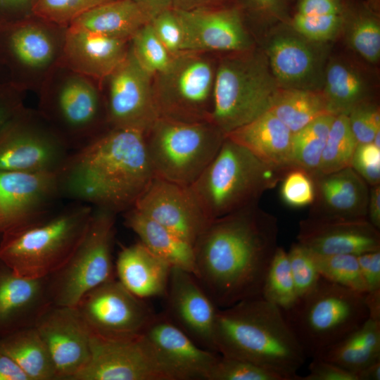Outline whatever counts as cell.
<instances>
[{
	"label": "cell",
	"instance_id": "8",
	"mask_svg": "<svg viewBox=\"0 0 380 380\" xmlns=\"http://www.w3.org/2000/svg\"><path fill=\"white\" fill-rule=\"evenodd\" d=\"M365 293L322 277L293 308L282 310L307 357H319L369 318Z\"/></svg>",
	"mask_w": 380,
	"mask_h": 380
},
{
	"label": "cell",
	"instance_id": "51",
	"mask_svg": "<svg viewBox=\"0 0 380 380\" xmlns=\"http://www.w3.org/2000/svg\"><path fill=\"white\" fill-rule=\"evenodd\" d=\"M24 93L8 81L0 79V132L26 108L23 103Z\"/></svg>",
	"mask_w": 380,
	"mask_h": 380
},
{
	"label": "cell",
	"instance_id": "47",
	"mask_svg": "<svg viewBox=\"0 0 380 380\" xmlns=\"http://www.w3.org/2000/svg\"><path fill=\"white\" fill-rule=\"evenodd\" d=\"M281 182V197L287 205L301 208L312 203L315 194V182L307 171L293 167L285 173Z\"/></svg>",
	"mask_w": 380,
	"mask_h": 380
},
{
	"label": "cell",
	"instance_id": "20",
	"mask_svg": "<svg viewBox=\"0 0 380 380\" xmlns=\"http://www.w3.org/2000/svg\"><path fill=\"white\" fill-rule=\"evenodd\" d=\"M34 326L49 350L58 380H73L91 355V332L76 306L51 303Z\"/></svg>",
	"mask_w": 380,
	"mask_h": 380
},
{
	"label": "cell",
	"instance_id": "10",
	"mask_svg": "<svg viewBox=\"0 0 380 380\" xmlns=\"http://www.w3.org/2000/svg\"><path fill=\"white\" fill-rule=\"evenodd\" d=\"M67 27L34 15L0 26V70L23 91H38L61 63Z\"/></svg>",
	"mask_w": 380,
	"mask_h": 380
},
{
	"label": "cell",
	"instance_id": "27",
	"mask_svg": "<svg viewBox=\"0 0 380 380\" xmlns=\"http://www.w3.org/2000/svg\"><path fill=\"white\" fill-rule=\"evenodd\" d=\"M50 304L48 276H20L0 258V338L34 326Z\"/></svg>",
	"mask_w": 380,
	"mask_h": 380
},
{
	"label": "cell",
	"instance_id": "38",
	"mask_svg": "<svg viewBox=\"0 0 380 380\" xmlns=\"http://www.w3.org/2000/svg\"><path fill=\"white\" fill-rule=\"evenodd\" d=\"M357 142L346 115L334 116L322 155L319 174H328L351 167Z\"/></svg>",
	"mask_w": 380,
	"mask_h": 380
},
{
	"label": "cell",
	"instance_id": "59",
	"mask_svg": "<svg viewBox=\"0 0 380 380\" xmlns=\"http://www.w3.org/2000/svg\"><path fill=\"white\" fill-rule=\"evenodd\" d=\"M365 303L369 312V317L380 321V289L367 292Z\"/></svg>",
	"mask_w": 380,
	"mask_h": 380
},
{
	"label": "cell",
	"instance_id": "49",
	"mask_svg": "<svg viewBox=\"0 0 380 380\" xmlns=\"http://www.w3.org/2000/svg\"><path fill=\"white\" fill-rule=\"evenodd\" d=\"M151 24L157 37L172 56L182 51V27L173 8L160 13Z\"/></svg>",
	"mask_w": 380,
	"mask_h": 380
},
{
	"label": "cell",
	"instance_id": "22",
	"mask_svg": "<svg viewBox=\"0 0 380 380\" xmlns=\"http://www.w3.org/2000/svg\"><path fill=\"white\" fill-rule=\"evenodd\" d=\"M379 68L334 44L322 89L331 114L348 115L363 103L379 100Z\"/></svg>",
	"mask_w": 380,
	"mask_h": 380
},
{
	"label": "cell",
	"instance_id": "32",
	"mask_svg": "<svg viewBox=\"0 0 380 380\" xmlns=\"http://www.w3.org/2000/svg\"><path fill=\"white\" fill-rule=\"evenodd\" d=\"M125 224L153 253L172 267L195 274L194 246L156 221L132 207L124 212Z\"/></svg>",
	"mask_w": 380,
	"mask_h": 380
},
{
	"label": "cell",
	"instance_id": "62",
	"mask_svg": "<svg viewBox=\"0 0 380 380\" xmlns=\"http://www.w3.org/2000/svg\"><path fill=\"white\" fill-rule=\"evenodd\" d=\"M289 1H291V3L292 5H293V2H294L295 0H289Z\"/></svg>",
	"mask_w": 380,
	"mask_h": 380
},
{
	"label": "cell",
	"instance_id": "3",
	"mask_svg": "<svg viewBox=\"0 0 380 380\" xmlns=\"http://www.w3.org/2000/svg\"><path fill=\"white\" fill-rule=\"evenodd\" d=\"M215 341L219 354L243 360L280 375L299 380L308 358L283 311L262 296L219 308Z\"/></svg>",
	"mask_w": 380,
	"mask_h": 380
},
{
	"label": "cell",
	"instance_id": "23",
	"mask_svg": "<svg viewBox=\"0 0 380 380\" xmlns=\"http://www.w3.org/2000/svg\"><path fill=\"white\" fill-rule=\"evenodd\" d=\"M132 207L192 246L211 222L189 186L156 177Z\"/></svg>",
	"mask_w": 380,
	"mask_h": 380
},
{
	"label": "cell",
	"instance_id": "2",
	"mask_svg": "<svg viewBox=\"0 0 380 380\" xmlns=\"http://www.w3.org/2000/svg\"><path fill=\"white\" fill-rule=\"evenodd\" d=\"M57 175L61 195L124 213L154 178L144 132L110 127L72 151Z\"/></svg>",
	"mask_w": 380,
	"mask_h": 380
},
{
	"label": "cell",
	"instance_id": "34",
	"mask_svg": "<svg viewBox=\"0 0 380 380\" xmlns=\"http://www.w3.org/2000/svg\"><path fill=\"white\" fill-rule=\"evenodd\" d=\"M0 346L15 361L29 380H58L49 350L35 326L0 338Z\"/></svg>",
	"mask_w": 380,
	"mask_h": 380
},
{
	"label": "cell",
	"instance_id": "46",
	"mask_svg": "<svg viewBox=\"0 0 380 380\" xmlns=\"http://www.w3.org/2000/svg\"><path fill=\"white\" fill-rule=\"evenodd\" d=\"M208 380H284L268 369L251 362L220 354Z\"/></svg>",
	"mask_w": 380,
	"mask_h": 380
},
{
	"label": "cell",
	"instance_id": "36",
	"mask_svg": "<svg viewBox=\"0 0 380 380\" xmlns=\"http://www.w3.org/2000/svg\"><path fill=\"white\" fill-rule=\"evenodd\" d=\"M294 134L308 124L331 114L322 91L280 88L269 110Z\"/></svg>",
	"mask_w": 380,
	"mask_h": 380
},
{
	"label": "cell",
	"instance_id": "18",
	"mask_svg": "<svg viewBox=\"0 0 380 380\" xmlns=\"http://www.w3.org/2000/svg\"><path fill=\"white\" fill-rule=\"evenodd\" d=\"M76 308L91 333L105 338L141 334L155 315L146 300L134 295L117 279L87 292Z\"/></svg>",
	"mask_w": 380,
	"mask_h": 380
},
{
	"label": "cell",
	"instance_id": "25",
	"mask_svg": "<svg viewBox=\"0 0 380 380\" xmlns=\"http://www.w3.org/2000/svg\"><path fill=\"white\" fill-rule=\"evenodd\" d=\"M297 242L319 254H351L380 250V232L368 220L300 221Z\"/></svg>",
	"mask_w": 380,
	"mask_h": 380
},
{
	"label": "cell",
	"instance_id": "39",
	"mask_svg": "<svg viewBox=\"0 0 380 380\" xmlns=\"http://www.w3.org/2000/svg\"><path fill=\"white\" fill-rule=\"evenodd\" d=\"M261 296L283 311L290 310L299 299L287 252L281 246H278L267 272Z\"/></svg>",
	"mask_w": 380,
	"mask_h": 380
},
{
	"label": "cell",
	"instance_id": "54",
	"mask_svg": "<svg viewBox=\"0 0 380 380\" xmlns=\"http://www.w3.org/2000/svg\"><path fill=\"white\" fill-rule=\"evenodd\" d=\"M32 0H0V26L32 15Z\"/></svg>",
	"mask_w": 380,
	"mask_h": 380
},
{
	"label": "cell",
	"instance_id": "28",
	"mask_svg": "<svg viewBox=\"0 0 380 380\" xmlns=\"http://www.w3.org/2000/svg\"><path fill=\"white\" fill-rule=\"evenodd\" d=\"M130 41L69 25L61 63L101 82L126 58Z\"/></svg>",
	"mask_w": 380,
	"mask_h": 380
},
{
	"label": "cell",
	"instance_id": "42",
	"mask_svg": "<svg viewBox=\"0 0 380 380\" xmlns=\"http://www.w3.org/2000/svg\"><path fill=\"white\" fill-rule=\"evenodd\" d=\"M130 50L139 64L152 77L164 71L173 57L157 37L151 22L132 37Z\"/></svg>",
	"mask_w": 380,
	"mask_h": 380
},
{
	"label": "cell",
	"instance_id": "5",
	"mask_svg": "<svg viewBox=\"0 0 380 380\" xmlns=\"http://www.w3.org/2000/svg\"><path fill=\"white\" fill-rule=\"evenodd\" d=\"M93 210L87 203L76 205L2 234L0 258L20 276L51 275L66 264L81 243Z\"/></svg>",
	"mask_w": 380,
	"mask_h": 380
},
{
	"label": "cell",
	"instance_id": "12",
	"mask_svg": "<svg viewBox=\"0 0 380 380\" xmlns=\"http://www.w3.org/2000/svg\"><path fill=\"white\" fill-rule=\"evenodd\" d=\"M205 53L182 51L169 66L153 77L159 117L210 122L216 67Z\"/></svg>",
	"mask_w": 380,
	"mask_h": 380
},
{
	"label": "cell",
	"instance_id": "53",
	"mask_svg": "<svg viewBox=\"0 0 380 380\" xmlns=\"http://www.w3.org/2000/svg\"><path fill=\"white\" fill-rule=\"evenodd\" d=\"M357 258L367 292L379 290L380 250L357 255Z\"/></svg>",
	"mask_w": 380,
	"mask_h": 380
},
{
	"label": "cell",
	"instance_id": "15",
	"mask_svg": "<svg viewBox=\"0 0 380 380\" xmlns=\"http://www.w3.org/2000/svg\"><path fill=\"white\" fill-rule=\"evenodd\" d=\"M71 152L37 110L25 108L0 132V171L58 172Z\"/></svg>",
	"mask_w": 380,
	"mask_h": 380
},
{
	"label": "cell",
	"instance_id": "4",
	"mask_svg": "<svg viewBox=\"0 0 380 380\" xmlns=\"http://www.w3.org/2000/svg\"><path fill=\"white\" fill-rule=\"evenodd\" d=\"M286 172L265 164L226 136L214 158L189 188L212 221L258 203Z\"/></svg>",
	"mask_w": 380,
	"mask_h": 380
},
{
	"label": "cell",
	"instance_id": "17",
	"mask_svg": "<svg viewBox=\"0 0 380 380\" xmlns=\"http://www.w3.org/2000/svg\"><path fill=\"white\" fill-rule=\"evenodd\" d=\"M99 83L110 128L145 132L159 118L153 77L137 61L130 46L124 61Z\"/></svg>",
	"mask_w": 380,
	"mask_h": 380
},
{
	"label": "cell",
	"instance_id": "21",
	"mask_svg": "<svg viewBox=\"0 0 380 380\" xmlns=\"http://www.w3.org/2000/svg\"><path fill=\"white\" fill-rule=\"evenodd\" d=\"M163 298L165 316L198 346L217 353L215 329L219 308L195 275L172 267Z\"/></svg>",
	"mask_w": 380,
	"mask_h": 380
},
{
	"label": "cell",
	"instance_id": "19",
	"mask_svg": "<svg viewBox=\"0 0 380 380\" xmlns=\"http://www.w3.org/2000/svg\"><path fill=\"white\" fill-rule=\"evenodd\" d=\"M61 195L57 172L0 171V232L45 217Z\"/></svg>",
	"mask_w": 380,
	"mask_h": 380
},
{
	"label": "cell",
	"instance_id": "55",
	"mask_svg": "<svg viewBox=\"0 0 380 380\" xmlns=\"http://www.w3.org/2000/svg\"><path fill=\"white\" fill-rule=\"evenodd\" d=\"M0 380H29L15 361L1 346Z\"/></svg>",
	"mask_w": 380,
	"mask_h": 380
},
{
	"label": "cell",
	"instance_id": "26",
	"mask_svg": "<svg viewBox=\"0 0 380 380\" xmlns=\"http://www.w3.org/2000/svg\"><path fill=\"white\" fill-rule=\"evenodd\" d=\"M141 334L182 380H208L220 355L196 343L163 312L155 313Z\"/></svg>",
	"mask_w": 380,
	"mask_h": 380
},
{
	"label": "cell",
	"instance_id": "58",
	"mask_svg": "<svg viewBox=\"0 0 380 380\" xmlns=\"http://www.w3.org/2000/svg\"><path fill=\"white\" fill-rule=\"evenodd\" d=\"M229 1L230 0H172V8L190 11L221 5Z\"/></svg>",
	"mask_w": 380,
	"mask_h": 380
},
{
	"label": "cell",
	"instance_id": "24",
	"mask_svg": "<svg viewBox=\"0 0 380 380\" xmlns=\"http://www.w3.org/2000/svg\"><path fill=\"white\" fill-rule=\"evenodd\" d=\"M313 178L315 194L308 217L324 220H368L369 185L352 167L319 174Z\"/></svg>",
	"mask_w": 380,
	"mask_h": 380
},
{
	"label": "cell",
	"instance_id": "6",
	"mask_svg": "<svg viewBox=\"0 0 380 380\" xmlns=\"http://www.w3.org/2000/svg\"><path fill=\"white\" fill-rule=\"evenodd\" d=\"M279 89L259 45L225 53L216 67L210 122L227 135L269 110Z\"/></svg>",
	"mask_w": 380,
	"mask_h": 380
},
{
	"label": "cell",
	"instance_id": "14",
	"mask_svg": "<svg viewBox=\"0 0 380 380\" xmlns=\"http://www.w3.org/2000/svg\"><path fill=\"white\" fill-rule=\"evenodd\" d=\"M281 89L322 91L334 44L310 39L289 23H279L258 40Z\"/></svg>",
	"mask_w": 380,
	"mask_h": 380
},
{
	"label": "cell",
	"instance_id": "48",
	"mask_svg": "<svg viewBox=\"0 0 380 380\" xmlns=\"http://www.w3.org/2000/svg\"><path fill=\"white\" fill-rule=\"evenodd\" d=\"M347 116L357 144L372 142L380 131L379 100L363 103L354 108Z\"/></svg>",
	"mask_w": 380,
	"mask_h": 380
},
{
	"label": "cell",
	"instance_id": "31",
	"mask_svg": "<svg viewBox=\"0 0 380 380\" xmlns=\"http://www.w3.org/2000/svg\"><path fill=\"white\" fill-rule=\"evenodd\" d=\"M334 44L379 68L380 13L372 10L366 0H346L340 35Z\"/></svg>",
	"mask_w": 380,
	"mask_h": 380
},
{
	"label": "cell",
	"instance_id": "52",
	"mask_svg": "<svg viewBox=\"0 0 380 380\" xmlns=\"http://www.w3.org/2000/svg\"><path fill=\"white\" fill-rule=\"evenodd\" d=\"M299 380H358L355 373L321 357L312 358L309 374Z\"/></svg>",
	"mask_w": 380,
	"mask_h": 380
},
{
	"label": "cell",
	"instance_id": "63",
	"mask_svg": "<svg viewBox=\"0 0 380 380\" xmlns=\"http://www.w3.org/2000/svg\"><path fill=\"white\" fill-rule=\"evenodd\" d=\"M1 236H2V234L0 232V241H1Z\"/></svg>",
	"mask_w": 380,
	"mask_h": 380
},
{
	"label": "cell",
	"instance_id": "44",
	"mask_svg": "<svg viewBox=\"0 0 380 380\" xmlns=\"http://www.w3.org/2000/svg\"><path fill=\"white\" fill-rule=\"evenodd\" d=\"M342 20L343 13L305 15L291 13L289 24L296 31L310 39L334 44L338 39Z\"/></svg>",
	"mask_w": 380,
	"mask_h": 380
},
{
	"label": "cell",
	"instance_id": "29",
	"mask_svg": "<svg viewBox=\"0 0 380 380\" xmlns=\"http://www.w3.org/2000/svg\"><path fill=\"white\" fill-rule=\"evenodd\" d=\"M172 266L141 241L122 247L115 264L117 279L136 296L164 297Z\"/></svg>",
	"mask_w": 380,
	"mask_h": 380
},
{
	"label": "cell",
	"instance_id": "56",
	"mask_svg": "<svg viewBox=\"0 0 380 380\" xmlns=\"http://www.w3.org/2000/svg\"><path fill=\"white\" fill-rule=\"evenodd\" d=\"M367 219L374 227L380 229V184L372 186L369 189Z\"/></svg>",
	"mask_w": 380,
	"mask_h": 380
},
{
	"label": "cell",
	"instance_id": "30",
	"mask_svg": "<svg viewBox=\"0 0 380 380\" xmlns=\"http://www.w3.org/2000/svg\"><path fill=\"white\" fill-rule=\"evenodd\" d=\"M265 164L287 172L292 161L293 133L270 110L226 135Z\"/></svg>",
	"mask_w": 380,
	"mask_h": 380
},
{
	"label": "cell",
	"instance_id": "9",
	"mask_svg": "<svg viewBox=\"0 0 380 380\" xmlns=\"http://www.w3.org/2000/svg\"><path fill=\"white\" fill-rule=\"evenodd\" d=\"M154 177L191 186L218 152L226 135L210 122L159 117L144 132Z\"/></svg>",
	"mask_w": 380,
	"mask_h": 380
},
{
	"label": "cell",
	"instance_id": "37",
	"mask_svg": "<svg viewBox=\"0 0 380 380\" xmlns=\"http://www.w3.org/2000/svg\"><path fill=\"white\" fill-rule=\"evenodd\" d=\"M334 115L325 114L293 134L292 161L312 177L319 172L322 155Z\"/></svg>",
	"mask_w": 380,
	"mask_h": 380
},
{
	"label": "cell",
	"instance_id": "1",
	"mask_svg": "<svg viewBox=\"0 0 380 380\" xmlns=\"http://www.w3.org/2000/svg\"><path fill=\"white\" fill-rule=\"evenodd\" d=\"M278 222L253 204L212 220L194 244L199 284L219 308L261 296Z\"/></svg>",
	"mask_w": 380,
	"mask_h": 380
},
{
	"label": "cell",
	"instance_id": "57",
	"mask_svg": "<svg viewBox=\"0 0 380 380\" xmlns=\"http://www.w3.org/2000/svg\"><path fill=\"white\" fill-rule=\"evenodd\" d=\"M152 20L160 13L172 8V0H133Z\"/></svg>",
	"mask_w": 380,
	"mask_h": 380
},
{
	"label": "cell",
	"instance_id": "45",
	"mask_svg": "<svg viewBox=\"0 0 380 380\" xmlns=\"http://www.w3.org/2000/svg\"><path fill=\"white\" fill-rule=\"evenodd\" d=\"M289 266L298 298L311 292L322 278L311 251L293 243L287 252Z\"/></svg>",
	"mask_w": 380,
	"mask_h": 380
},
{
	"label": "cell",
	"instance_id": "60",
	"mask_svg": "<svg viewBox=\"0 0 380 380\" xmlns=\"http://www.w3.org/2000/svg\"><path fill=\"white\" fill-rule=\"evenodd\" d=\"M358 380H380V360H378L356 373Z\"/></svg>",
	"mask_w": 380,
	"mask_h": 380
},
{
	"label": "cell",
	"instance_id": "41",
	"mask_svg": "<svg viewBox=\"0 0 380 380\" xmlns=\"http://www.w3.org/2000/svg\"><path fill=\"white\" fill-rule=\"evenodd\" d=\"M312 253L322 278L358 292H367L357 255Z\"/></svg>",
	"mask_w": 380,
	"mask_h": 380
},
{
	"label": "cell",
	"instance_id": "50",
	"mask_svg": "<svg viewBox=\"0 0 380 380\" xmlns=\"http://www.w3.org/2000/svg\"><path fill=\"white\" fill-rule=\"evenodd\" d=\"M351 167L368 185L380 184V148L372 142L358 144Z\"/></svg>",
	"mask_w": 380,
	"mask_h": 380
},
{
	"label": "cell",
	"instance_id": "43",
	"mask_svg": "<svg viewBox=\"0 0 380 380\" xmlns=\"http://www.w3.org/2000/svg\"><path fill=\"white\" fill-rule=\"evenodd\" d=\"M113 0H32V15L68 27L89 10Z\"/></svg>",
	"mask_w": 380,
	"mask_h": 380
},
{
	"label": "cell",
	"instance_id": "35",
	"mask_svg": "<svg viewBox=\"0 0 380 380\" xmlns=\"http://www.w3.org/2000/svg\"><path fill=\"white\" fill-rule=\"evenodd\" d=\"M319 357L355 374L380 360V321L369 317L355 331L325 350Z\"/></svg>",
	"mask_w": 380,
	"mask_h": 380
},
{
	"label": "cell",
	"instance_id": "61",
	"mask_svg": "<svg viewBox=\"0 0 380 380\" xmlns=\"http://www.w3.org/2000/svg\"><path fill=\"white\" fill-rule=\"evenodd\" d=\"M366 1L372 10L380 13V0H366Z\"/></svg>",
	"mask_w": 380,
	"mask_h": 380
},
{
	"label": "cell",
	"instance_id": "40",
	"mask_svg": "<svg viewBox=\"0 0 380 380\" xmlns=\"http://www.w3.org/2000/svg\"><path fill=\"white\" fill-rule=\"evenodd\" d=\"M242 11L246 23L258 42L270 28L282 23H289L292 4L289 0H232Z\"/></svg>",
	"mask_w": 380,
	"mask_h": 380
},
{
	"label": "cell",
	"instance_id": "33",
	"mask_svg": "<svg viewBox=\"0 0 380 380\" xmlns=\"http://www.w3.org/2000/svg\"><path fill=\"white\" fill-rule=\"evenodd\" d=\"M151 21L133 0H113L89 10L69 25L130 41L141 27Z\"/></svg>",
	"mask_w": 380,
	"mask_h": 380
},
{
	"label": "cell",
	"instance_id": "11",
	"mask_svg": "<svg viewBox=\"0 0 380 380\" xmlns=\"http://www.w3.org/2000/svg\"><path fill=\"white\" fill-rule=\"evenodd\" d=\"M116 215L94 207L81 243L63 267L48 276L52 304L76 306L87 292L116 279L113 261Z\"/></svg>",
	"mask_w": 380,
	"mask_h": 380
},
{
	"label": "cell",
	"instance_id": "13",
	"mask_svg": "<svg viewBox=\"0 0 380 380\" xmlns=\"http://www.w3.org/2000/svg\"><path fill=\"white\" fill-rule=\"evenodd\" d=\"M73 380L182 379L142 334L105 338L91 333L90 358Z\"/></svg>",
	"mask_w": 380,
	"mask_h": 380
},
{
	"label": "cell",
	"instance_id": "7",
	"mask_svg": "<svg viewBox=\"0 0 380 380\" xmlns=\"http://www.w3.org/2000/svg\"><path fill=\"white\" fill-rule=\"evenodd\" d=\"M37 110L73 151L109 129L99 82L60 63L44 80Z\"/></svg>",
	"mask_w": 380,
	"mask_h": 380
},
{
	"label": "cell",
	"instance_id": "16",
	"mask_svg": "<svg viewBox=\"0 0 380 380\" xmlns=\"http://www.w3.org/2000/svg\"><path fill=\"white\" fill-rule=\"evenodd\" d=\"M174 10L182 27V51L230 53L258 45L242 11L232 0L215 6Z\"/></svg>",
	"mask_w": 380,
	"mask_h": 380
}]
</instances>
